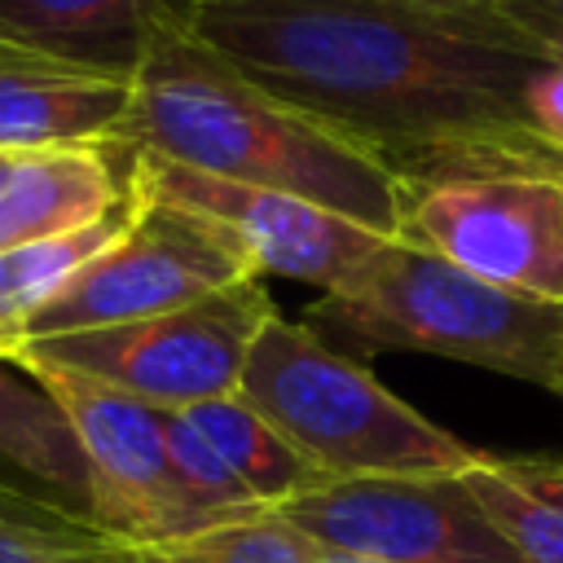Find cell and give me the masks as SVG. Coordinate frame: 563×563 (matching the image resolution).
<instances>
[{
	"label": "cell",
	"instance_id": "e0dca14e",
	"mask_svg": "<svg viewBox=\"0 0 563 563\" xmlns=\"http://www.w3.org/2000/svg\"><path fill=\"white\" fill-rule=\"evenodd\" d=\"M101 537L84 510L0 475V563H92Z\"/></svg>",
	"mask_w": 563,
	"mask_h": 563
},
{
	"label": "cell",
	"instance_id": "277c9868",
	"mask_svg": "<svg viewBox=\"0 0 563 563\" xmlns=\"http://www.w3.org/2000/svg\"><path fill=\"white\" fill-rule=\"evenodd\" d=\"M238 396L321 479L449 475L484 453L387 391L361 356L282 312L255 334Z\"/></svg>",
	"mask_w": 563,
	"mask_h": 563
},
{
	"label": "cell",
	"instance_id": "9c48e42d",
	"mask_svg": "<svg viewBox=\"0 0 563 563\" xmlns=\"http://www.w3.org/2000/svg\"><path fill=\"white\" fill-rule=\"evenodd\" d=\"M400 238L479 282L563 303V176H475L418 194Z\"/></svg>",
	"mask_w": 563,
	"mask_h": 563
},
{
	"label": "cell",
	"instance_id": "7a4b0ae2",
	"mask_svg": "<svg viewBox=\"0 0 563 563\" xmlns=\"http://www.w3.org/2000/svg\"><path fill=\"white\" fill-rule=\"evenodd\" d=\"M114 145L216 180L308 198L383 238H400L409 207L374 154L251 84L189 31L158 40L132 70Z\"/></svg>",
	"mask_w": 563,
	"mask_h": 563
},
{
	"label": "cell",
	"instance_id": "ffe728a7",
	"mask_svg": "<svg viewBox=\"0 0 563 563\" xmlns=\"http://www.w3.org/2000/svg\"><path fill=\"white\" fill-rule=\"evenodd\" d=\"M519 26L550 62H563V0H519Z\"/></svg>",
	"mask_w": 563,
	"mask_h": 563
},
{
	"label": "cell",
	"instance_id": "8992f818",
	"mask_svg": "<svg viewBox=\"0 0 563 563\" xmlns=\"http://www.w3.org/2000/svg\"><path fill=\"white\" fill-rule=\"evenodd\" d=\"M273 312L277 308L264 282H242L145 321L13 343L0 352V361L57 365L128 391L154 409L180 413L238 391L251 343Z\"/></svg>",
	"mask_w": 563,
	"mask_h": 563
},
{
	"label": "cell",
	"instance_id": "3957f363",
	"mask_svg": "<svg viewBox=\"0 0 563 563\" xmlns=\"http://www.w3.org/2000/svg\"><path fill=\"white\" fill-rule=\"evenodd\" d=\"M308 325L343 352H427L532 387H559L563 303L471 277L444 255L387 238L308 308Z\"/></svg>",
	"mask_w": 563,
	"mask_h": 563
},
{
	"label": "cell",
	"instance_id": "7c38bea8",
	"mask_svg": "<svg viewBox=\"0 0 563 563\" xmlns=\"http://www.w3.org/2000/svg\"><path fill=\"white\" fill-rule=\"evenodd\" d=\"M202 0H0V40L128 75L145 53L189 31Z\"/></svg>",
	"mask_w": 563,
	"mask_h": 563
},
{
	"label": "cell",
	"instance_id": "9a60e30c",
	"mask_svg": "<svg viewBox=\"0 0 563 563\" xmlns=\"http://www.w3.org/2000/svg\"><path fill=\"white\" fill-rule=\"evenodd\" d=\"M180 413L202 431V440L220 453V462L238 475V484L251 493V501L260 510H273L286 497H295L299 488H308L312 479H321L238 391L194 405V409H180Z\"/></svg>",
	"mask_w": 563,
	"mask_h": 563
},
{
	"label": "cell",
	"instance_id": "d6986e66",
	"mask_svg": "<svg viewBox=\"0 0 563 563\" xmlns=\"http://www.w3.org/2000/svg\"><path fill=\"white\" fill-rule=\"evenodd\" d=\"M528 119L541 141L563 154V62H545L528 84Z\"/></svg>",
	"mask_w": 563,
	"mask_h": 563
},
{
	"label": "cell",
	"instance_id": "ba28073f",
	"mask_svg": "<svg viewBox=\"0 0 563 563\" xmlns=\"http://www.w3.org/2000/svg\"><path fill=\"white\" fill-rule=\"evenodd\" d=\"M9 365L31 374L66 413L75 444L84 453L88 519L97 528L128 541H163L207 528L172 471L167 409H154L128 391H114L97 378L57 365H40V361H9Z\"/></svg>",
	"mask_w": 563,
	"mask_h": 563
},
{
	"label": "cell",
	"instance_id": "7402d4cb",
	"mask_svg": "<svg viewBox=\"0 0 563 563\" xmlns=\"http://www.w3.org/2000/svg\"><path fill=\"white\" fill-rule=\"evenodd\" d=\"M554 396L563 400V361H559V387H554Z\"/></svg>",
	"mask_w": 563,
	"mask_h": 563
},
{
	"label": "cell",
	"instance_id": "8fae6325",
	"mask_svg": "<svg viewBox=\"0 0 563 563\" xmlns=\"http://www.w3.org/2000/svg\"><path fill=\"white\" fill-rule=\"evenodd\" d=\"M132 79L0 40V150L44 154L114 145Z\"/></svg>",
	"mask_w": 563,
	"mask_h": 563
},
{
	"label": "cell",
	"instance_id": "30bf717a",
	"mask_svg": "<svg viewBox=\"0 0 563 563\" xmlns=\"http://www.w3.org/2000/svg\"><path fill=\"white\" fill-rule=\"evenodd\" d=\"M136 176L163 198L211 220L246 255L255 277H290L317 286L321 295L334 290L352 268H361L387 242L383 233L308 198L216 180L150 154H136Z\"/></svg>",
	"mask_w": 563,
	"mask_h": 563
},
{
	"label": "cell",
	"instance_id": "2e32d148",
	"mask_svg": "<svg viewBox=\"0 0 563 563\" xmlns=\"http://www.w3.org/2000/svg\"><path fill=\"white\" fill-rule=\"evenodd\" d=\"M312 559L317 550L290 523H282L273 510H255L163 541H128L106 532L92 563H312Z\"/></svg>",
	"mask_w": 563,
	"mask_h": 563
},
{
	"label": "cell",
	"instance_id": "4fadbf2b",
	"mask_svg": "<svg viewBox=\"0 0 563 563\" xmlns=\"http://www.w3.org/2000/svg\"><path fill=\"white\" fill-rule=\"evenodd\" d=\"M462 479L523 563H563V457L484 449Z\"/></svg>",
	"mask_w": 563,
	"mask_h": 563
},
{
	"label": "cell",
	"instance_id": "5b68a950",
	"mask_svg": "<svg viewBox=\"0 0 563 563\" xmlns=\"http://www.w3.org/2000/svg\"><path fill=\"white\" fill-rule=\"evenodd\" d=\"M132 189L136 202L123 233L101 255H92L53 299H44L0 343V352L13 343L145 321L198 303L216 290L264 282L211 220L150 189L136 176V154H132Z\"/></svg>",
	"mask_w": 563,
	"mask_h": 563
},
{
	"label": "cell",
	"instance_id": "5bb4252c",
	"mask_svg": "<svg viewBox=\"0 0 563 563\" xmlns=\"http://www.w3.org/2000/svg\"><path fill=\"white\" fill-rule=\"evenodd\" d=\"M0 466L31 475L44 493L88 515V471L66 413L9 361H0Z\"/></svg>",
	"mask_w": 563,
	"mask_h": 563
},
{
	"label": "cell",
	"instance_id": "6da1fadb",
	"mask_svg": "<svg viewBox=\"0 0 563 563\" xmlns=\"http://www.w3.org/2000/svg\"><path fill=\"white\" fill-rule=\"evenodd\" d=\"M189 35L374 154L405 198L475 176H563L528 119L550 62L405 0H202Z\"/></svg>",
	"mask_w": 563,
	"mask_h": 563
},
{
	"label": "cell",
	"instance_id": "52a82bcc",
	"mask_svg": "<svg viewBox=\"0 0 563 563\" xmlns=\"http://www.w3.org/2000/svg\"><path fill=\"white\" fill-rule=\"evenodd\" d=\"M273 515L321 559L343 563H523L484 519L462 471L312 479Z\"/></svg>",
	"mask_w": 563,
	"mask_h": 563
},
{
	"label": "cell",
	"instance_id": "ac0fdd59",
	"mask_svg": "<svg viewBox=\"0 0 563 563\" xmlns=\"http://www.w3.org/2000/svg\"><path fill=\"white\" fill-rule=\"evenodd\" d=\"M413 9H427L435 18H449V22H466V26H479V31H493V35H506L532 53H541L523 26H519V0H405ZM545 57V53H541Z\"/></svg>",
	"mask_w": 563,
	"mask_h": 563
},
{
	"label": "cell",
	"instance_id": "44dd1931",
	"mask_svg": "<svg viewBox=\"0 0 563 563\" xmlns=\"http://www.w3.org/2000/svg\"><path fill=\"white\" fill-rule=\"evenodd\" d=\"M22 163V154H9V150H0V189L9 185V176H13V167Z\"/></svg>",
	"mask_w": 563,
	"mask_h": 563
},
{
	"label": "cell",
	"instance_id": "603a6c76",
	"mask_svg": "<svg viewBox=\"0 0 563 563\" xmlns=\"http://www.w3.org/2000/svg\"><path fill=\"white\" fill-rule=\"evenodd\" d=\"M312 563H343V559H321V554H317V559H312Z\"/></svg>",
	"mask_w": 563,
	"mask_h": 563
}]
</instances>
